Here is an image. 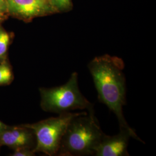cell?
I'll return each mask as SVG.
<instances>
[{
	"label": "cell",
	"mask_w": 156,
	"mask_h": 156,
	"mask_svg": "<svg viewBox=\"0 0 156 156\" xmlns=\"http://www.w3.org/2000/svg\"><path fill=\"white\" fill-rule=\"evenodd\" d=\"M98 94V100L117 117L120 128L136 134L127 122L123 106L126 105V80L123 60L109 55L95 57L87 66Z\"/></svg>",
	"instance_id": "6da1fadb"
},
{
	"label": "cell",
	"mask_w": 156,
	"mask_h": 156,
	"mask_svg": "<svg viewBox=\"0 0 156 156\" xmlns=\"http://www.w3.org/2000/svg\"><path fill=\"white\" fill-rule=\"evenodd\" d=\"M104 135L94 115H79L68 125L57 156H95Z\"/></svg>",
	"instance_id": "7a4b0ae2"
},
{
	"label": "cell",
	"mask_w": 156,
	"mask_h": 156,
	"mask_svg": "<svg viewBox=\"0 0 156 156\" xmlns=\"http://www.w3.org/2000/svg\"><path fill=\"white\" fill-rule=\"evenodd\" d=\"M41 107L47 112L62 114L74 110H87L94 115V105L80 92L78 74L73 73L66 83L51 88L39 89Z\"/></svg>",
	"instance_id": "3957f363"
},
{
	"label": "cell",
	"mask_w": 156,
	"mask_h": 156,
	"mask_svg": "<svg viewBox=\"0 0 156 156\" xmlns=\"http://www.w3.org/2000/svg\"><path fill=\"white\" fill-rule=\"evenodd\" d=\"M86 113L87 112H66L59 114L57 117H50L33 124H24L32 129L35 135V153H42L47 156H57L62 138L69 122L74 117Z\"/></svg>",
	"instance_id": "277c9868"
},
{
	"label": "cell",
	"mask_w": 156,
	"mask_h": 156,
	"mask_svg": "<svg viewBox=\"0 0 156 156\" xmlns=\"http://www.w3.org/2000/svg\"><path fill=\"white\" fill-rule=\"evenodd\" d=\"M130 138L144 143L137 134H134L126 128H120L119 133L117 135L113 136L104 135L95 156H129L127 147Z\"/></svg>",
	"instance_id": "5b68a950"
},
{
	"label": "cell",
	"mask_w": 156,
	"mask_h": 156,
	"mask_svg": "<svg viewBox=\"0 0 156 156\" xmlns=\"http://www.w3.org/2000/svg\"><path fill=\"white\" fill-rule=\"evenodd\" d=\"M7 9L12 13L25 19L44 16L57 12L51 0H6Z\"/></svg>",
	"instance_id": "8992f818"
},
{
	"label": "cell",
	"mask_w": 156,
	"mask_h": 156,
	"mask_svg": "<svg viewBox=\"0 0 156 156\" xmlns=\"http://www.w3.org/2000/svg\"><path fill=\"white\" fill-rule=\"evenodd\" d=\"M36 139L33 131L24 125L8 126L0 134V146H6L13 149L28 147L34 150Z\"/></svg>",
	"instance_id": "52a82bcc"
},
{
	"label": "cell",
	"mask_w": 156,
	"mask_h": 156,
	"mask_svg": "<svg viewBox=\"0 0 156 156\" xmlns=\"http://www.w3.org/2000/svg\"><path fill=\"white\" fill-rule=\"evenodd\" d=\"M13 79V75L9 63L6 60L0 62V86L8 85Z\"/></svg>",
	"instance_id": "ba28073f"
},
{
	"label": "cell",
	"mask_w": 156,
	"mask_h": 156,
	"mask_svg": "<svg viewBox=\"0 0 156 156\" xmlns=\"http://www.w3.org/2000/svg\"><path fill=\"white\" fill-rule=\"evenodd\" d=\"M9 42V34L2 28H0V62L6 60V56Z\"/></svg>",
	"instance_id": "9c48e42d"
},
{
	"label": "cell",
	"mask_w": 156,
	"mask_h": 156,
	"mask_svg": "<svg viewBox=\"0 0 156 156\" xmlns=\"http://www.w3.org/2000/svg\"><path fill=\"white\" fill-rule=\"evenodd\" d=\"M57 11H66L71 9V0H51Z\"/></svg>",
	"instance_id": "30bf717a"
},
{
	"label": "cell",
	"mask_w": 156,
	"mask_h": 156,
	"mask_svg": "<svg viewBox=\"0 0 156 156\" xmlns=\"http://www.w3.org/2000/svg\"><path fill=\"white\" fill-rule=\"evenodd\" d=\"M35 152L33 149L28 147H22L14 149L12 156H35Z\"/></svg>",
	"instance_id": "8fae6325"
},
{
	"label": "cell",
	"mask_w": 156,
	"mask_h": 156,
	"mask_svg": "<svg viewBox=\"0 0 156 156\" xmlns=\"http://www.w3.org/2000/svg\"><path fill=\"white\" fill-rule=\"evenodd\" d=\"M7 4L6 0H0V13L4 12L6 11Z\"/></svg>",
	"instance_id": "7c38bea8"
},
{
	"label": "cell",
	"mask_w": 156,
	"mask_h": 156,
	"mask_svg": "<svg viewBox=\"0 0 156 156\" xmlns=\"http://www.w3.org/2000/svg\"><path fill=\"white\" fill-rule=\"evenodd\" d=\"M8 126L5 124V123H3L0 120V134L2 133V132Z\"/></svg>",
	"instance_id": "4fadbf2b"
},
{
	"label": "cell",
	"mask_w": 156,
	"mask_h": 156,
	"mask_svg": "<svg viewBox=\"0 0 156 156\" xmlns=\"http://www.w3.org/2000/svg\"></svg>",
	"instance_id": "5bb4252c"
}]
</instances>
